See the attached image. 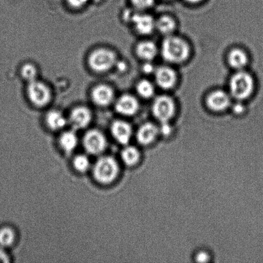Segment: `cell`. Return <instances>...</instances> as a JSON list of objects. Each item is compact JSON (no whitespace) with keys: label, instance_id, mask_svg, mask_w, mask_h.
Returning <instances> with one entry per match:
<instances>
[{"label":"cell","instance_id":"1","mask_svg":"<svg viewBox=\"0 0 263 263\" xmlns=\"http://www.w3.org/2000/svg\"><path fill=\"white\" fill-rule=\"evenodd\" d=\"M160 51L164 60L173 64L184 63L190 55V47L186 41L174 34L165 37Z\"/></svg>","mask_w":263,"mask_h":263},{"label":"cell","instance_id":"2","mask_svg":"<svg viewBox=\"0 0 263 263\" xmlns=\"http://www.w3.org/2000/svg\"><path fill=\"white\" fill-rule=\"evenodd\" d=\"M254 89V81L251 74L243 70L237 71L229 81V93L238 101H243L251 96Z\"/></svg>","mask_w":263,"mask_h":263},{"label":"cell","instance_id":"3","mask_svg":"<svg viewBox=\"0 0 263 263\" xmlns=\"http://www.w3.org/2000/svg\"><path fill=\"white\" fill-rule=\"evenodd\" d=\"M119 166L117 160L110 156L100 157L94 165L95 179L101 184H109L118 177Z\"/></svg>","mask_w":263,"mask_h":263},{"label":"cell","instance_id":"4","mask_svg":"<svg viewBox=\"0 0 263 263\" xmlns=\"http://www.w3.org/2000/svg\"><path fill=\"white\" fill-rule=\"evenodd\" d=\"M90 67L99 73H104L113 68L117 62L114 51L107 48H99L90 54L88 59Z\"/></svg>","mask_w":263,"mask_h":263},{"label":"cell","instance_id":"5","mask_svg":"<svg viewBox=\"0 0 263 263\" xmlns=\"http://www.w3.org/2000/svg\"><path fill=\"white\" fill-rule=\"evenodd\" d=\"M152 110L154 117L160 122H169L175 115L174 100L167 95H160L155 98Z\"/></svg>","mask_w":263,"mask_h":263},{"label":"cell","instance_id":"6","mask_svg":"<svg viewBox=\"0 0 263 263\" xmlns=\"http://www.w3.org/2000/svg\"><path fill=\"white\" fill-rule=\"evenodd\" d=\"M27 95L30 102L35 106L40 107L47 105L51 99L50 88L45 83L37 80L28 84Z\"/></svg>","mask_w":263,"mask_h":263},{"label":"cell","instance_id":"7","mask_svg":"<svg viewBox=\"0 0 263 263\" xmlns=\"http://www.w3.org/2000/svg\"><path fill=\"white\" fill-rule=\"evenodd\" d=\"M84 146L88 153L92 155L101 154L107 146V139L104 134L99 130H91L83 139Z\"/></svg>","mask_w":263,"mask_h":263},{"label":"cell","instance_id":"8","mask_svg":"<svg viewBox=\"0 0 263 263\" xmlns=\"http://www.w3.org/2000/svg\"><path fill=\"white\" fill-rule=\"evenodd\" d=\"M231 100L232 97L229 92L219 89L211 92L208 95L206 104L213 111L220 112L231 106Z\"/></svg>","mask_w":263,"mask_h":263},{"label":"cell","instance_id":"9","mask_svg":"<svg viewBox=\"0 0 263 263\" xmlns=\"http://www.w3.org/2000/svg\"><path fill=\"white\" fill-rule=\"evenodd\" d=\"M155 81L161 89H170L177 82V74L174 69L166 66L157 67L154 71Z\"/></svg>","mask_w":263,"mask_h":263},{"label":"cell","instance_id":"10","mask_svg":"<svg viewBox=\"0 0 263 263\" xmlns=\"http://www.w3.org/2000/svg\"><path fill=\"white\" fill-rule=\"evenodd\" d=\"M139 34H151L156 30V20L152 15L143 13H134L130 19Z\"/></svg>","mask_w":263,"mask_h":263},{"label":"cell","instance_id":"11","mask_svg":"<svg viewBox=\"0 0 263 263\" xmlns=\"http://www.w3.org/2000/svg\"><path fill=\"white\" fill-rule=\"evenodd\" d=\"M139 103L136 97L131 95H123L118 99L115 109L120 114L133 116L138 111Z\"/></svg>","mask_w":263,"mask_h":263},{"label":"cell","instance_id":"12","mask_svg":"<svg viewBox=\"0 0 263 263\" xmlns=\"http://www.w3.org/2000/svg\"><path fill=\"white\" fill-rule=\"evenodd\" d=\"M91 120V111L88 108L83 106L74 108L69 117V122L72 127L77 130L86 127Z\"/></svg>","mask_w":263,"mask_h":263},{"label":"cell","instance_id":"13","mask_svg":"<svg viewBox=\"0 0 263 263\" xmlns=\"http://www.w3.org/2000/svg\"><path fill=\"white\" fill-rule=\"evenodd\" d=\"M115 92L113 89L107 85L101 84L95 87L92 91V99L100 106H107L114 100Z\"/></svg>","mask_w":263,"mask_h":263},{"label":"cell","instance_id":"14","mask_svg":"<svg viewBox=\"0 0 263 263\" xmlns=\"http://www.w3.org/2000/svg\"><path fill=\"white\" fill-rule=\"evenodd\" d=\"M111 133L116 140L122 144H127L130 141L133 134V128L129 123L122 120H117L111 125Z\"/></svg>","mask_w":263,"mask_h":263},{"label":"cell","instance_id":"15","mask_svg":"<svg viewBox=\"0 0 263 263\" xmlns=\"http://www.w3.org/2000/svg\"><path fill=\"white\" fill-rule=\"evenodd\" d=\"M159 133V127L152 123H146L139 128L137 139L139 143L148 144L156 138Z\"/></svg>","mask_w":263,"mask_h":263},{"label":"cell","instance_id":"16","mask_svg":"<svg viewBox=\"0 0 263 263\" xmlns=\"http://www.w3.org/2000/svg\"><path fill=\"white\" fill-rule=\"evenodd\" d=\"M158 51L156 44L151 41H142L136 47L137 55L145 62L153 61L156 58Z\"/></svg>","mask_w":263,"mask_h":263},{"label":"cell","instance_id":"17","mask_svg":"<svg viewBox=\"0 0 263 263\" xmlns=\"http://www.w3.org/2000/svg\"><path fill=\"white\" fill-rule=\"evenodd\" d=\"M228 61L232 68L237 71L243 70L249 63V57L242 49L234 48L229 53Z\"/></svg>","mask_w":263,"mask_h":263},{"label":"cell","instance_id":"18","mask_svg":"<svg viewBox=\"0 0 263 263\" xmlns=\"http://www.w3.org/2000/svg\"><path fill=\"white\" fill-rule=\"evenodd\" d=\"M176 27L175 20L169 15H162L156 20V30L165 37L174 34Z\"/></svg>","mask_w":263,"mask_h":263},{"label":"cell","instance_id":"19","mask_svg":"<svg viewBox=\"0 0 263 263\" xmlns=\"http://www.w3.org/2000/svg\"><path fill=\"white\" fill-rule=\"evenodd\" d=\"M46 122L51 129L58 130L65 127L67 120L63 113L59 110H52L46 115Z\"/></svg>","mask_w":263,"mask_h":263},{"label":"cell","instance_id":"20","mask_svg":"<svg viewBox=\"0 0 263 263\" xmlns=\"http://www.w3.org/2000/svg\"><path fill=\"white\" fill-rule=\"evenodd\" d=\"M59 143L62 148L66 153H70L78 145V138L73 131H67L62 134Z\"/></svg>","mask_w":263,"mask_h":263},{"label":"cell","instance_id":"21","mask_svg":"<svg viewBox=\"0 0 263 263\" xmlns=\"http://www.w3.org/2000/svg\"><path fill=\"white\" fill-rule=\"evenodd\" d=\"M136 91L139 96L143 99H149L154 97L156 89L152 82L148 80H141L137 84Z\"/></svg>","mask_w":263,"mask_h":263},{"label":"cell","instance_id":"22","mask_svg":"<svg viewBox=\"0 0 263 263\" xmlns=\"http://www.w3.org/2000/svg\"><path fill=\"white\" fill-rule=\"evenodd\" d=\"M121 156L126 164L128 166H133L138 162L140 154L136 147L127 146L123 149Z\"/></svg>","mask_w":263,"mask_h":263},{"label":"cell","instance_id":"23","mask_svg":"<svg viewBox=\"0 0 263 263\" xmlns=\"http://www.w3.org/2000/svg\"><path fill=\"white\" fill-rule=\"evenodd\" d=\"M15 233L11 228H4L0 230V246L9 247L14 243Z\"/></svg>","mask_w":263,"mask_h":263},{"label":"cell","instance_id":"24","mask_svg":"<svg viewBox=\"0 0 263 263\" xmlns=\"http://www.w3.org/2000/svg\"><path fill=\"white\" fill-rule=\"evenodd\" d=\"M73 166L74 168L79 172H86L90 167L89 159L85 155H78L73 159Z\"/></svg>","mask_w":263,"mask_h":263},{"label":"cell","instance_id":"25","mask_svg":"<svg viewBox=\"0 0 263 263\" xmlns=\"http://www.w3.org/2000/svg\"><path fill=\"white\" fill-rule=\"evenodd\" d=\"M21 73L23 78L28 82L35 81L37 76V68L32 64H26L22 67Z\"/></svg>","mask_w":263,"mask_h":263},{"label":"cell","instance_id":"26","mask_svg":"<svg viewBox=\"0 0 263 263\" xmlns=\"http://www.w3.org/2000/svg\"><path fill=\"white\" fill-rule=\"evenodd\" d=\"M134 7L139 10L148 9L154 5L155 0H131Z\"/></svg>","mask_w":263,"mask_h":263},{"label":"cell","instance_id":"27","mask_svg":"<svg viewBox=\"0 0 263 263\" xmlns=\"http://www.w3.org/2000/svg\"><path fill=\"white\" fill-rule=\"evenodd\" d=\"M210 257L207 252L204 251H200L198 252L195 256V260L197 262H208L210 260Z\"/></svg>","mask_w":263,"mask_h":263},{"label":"cell","instance_id":"28","mask_svg":"<svg viewBox=\"0 0 263 263\" xmlns=\"http://www.w3.org/2000/svg\"><path fill=\"white\" fill-rule=\"evenodd\" d=\"M159 133H161L162 135H169L172 132V127L169 125V122L161 123V127L159 128Z\"/></svg>","mask_w":263,"mask_h":263},{"label":"cell","instance_id":"29","mask_svg":"<svg viewBox=\"0 0 263 263\" xmlns=\"http://www.w3.org/2000/svg\"><path fill=\"white\" fill-rule=\"evenodd\" d=\"M67 2L72 7L81 8L86 5L88 0H67Z\"/></svg>","mask_w":263,"mask_h":263},{"label":"cell","instance_id":"30","mask_svg":"<svg viewBox=\"0 0 263 263\" xmlns=\"http://www.w3.org/2000/svg\"><path fill=\"white\" fill-rule=\"evenodd\" d=\"M145 63L143 66L144 73L146 74L154 73L156 68L152 65L151 62H145Z\"/></svg>","mask_w":263,"mask_h":263},{"label":"cell","instance_id":"31","mask_svg":"<svg viewBox=\"0 0 263 263\" xmlns=\"http://www.w3.org/2000/svg\"><path fill=\"white\" fill-rule=\"evenodd\" d=\"M233 109L234 113H236L237 115H239L243 112L245 107L243 104H236L233 105Z\"/></svg>","mask_w":263,"mask_h":263},{"label":"cell","instance_id":"32","mask_svg":"<svg viewBox=\"0 0 263 263\" xmlns=\"http://www.w3.org/2000/svg\"><path fill=\"white\" fill-rule=\"evenodd\" d=\"M9 256L4 250L0 249V262H9Z\"/></svg>","mask_w":263,"mask_h":263},{"label":"cell","instance_id":"33","mask_svg":"<svg viewBox=\"0 0 263 263\" xmlns=\"http://www.w3.org/2000/svg\"><path fill=\"white\" fill-rule=\"evenodd\" d=\"M188 3H191V4H197V3H199L202 2V0H185Z\"/></svg>","mask_w":263,"mask_h":263},{"label":"cell","instance_id":"34","mask_svg":"<svg viewBox=\"0 0 263 263\" xmlns=\"http://www.w3.org/2000/svg\"><path fill=\"white\" fill-rule=\"evenodd\" d=\"M96 1H99V0H96Z\"/></svg>","mask_w":263,"mask_h":263}]
</instances>
